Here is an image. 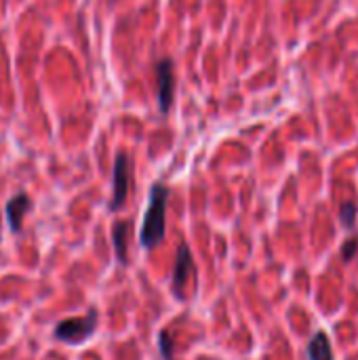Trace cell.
<instances>
[{
  "label": "cell",
  "mask_w": 358,
  "mask_h": 360,
  "mask_svg": "<svg viewBox=\"0 0 358 360\" xmlns=\"http://www.w3.org/2000/svg\"><path fill=\"white\" fill-rule=\"evenodd\" d=\"M32 207V200L25 192H19L15 194L6 207H4V217H6V224L11 228V232H21V224H23V215L27 213V209Z\"/></svg>",
  "instance_id": "8992f818"
},
{
  "label": "cell",
  "mask_w": 358,
  "mask_h": 360,
  "mask_svg": "<svg viewBox=\"0 0 358 360\" xmlns=\"http://www.w3.org/2000/svg\"><path fill=\"white\" fill-rule=\"evenodd\" d=\"M156 82H158V110L167 114L175 97V72L171 59H160L156 63Z\"/></svg>",
  "instance_id": "5b68a950"
},
{
  "label": "cell",
  "mask_w": 358,
  "mask_h": 360,
  "mask_svg": "<svg viewBox=\"0 0 358 360\" xmlns=\"http://www.w3.org/2000/svg\"><path fill=\"white\" fill-rule=\"evenodd\" d=\"M167 200H169V188L162 184H154L150 190V200H148V209H146L141 232H139V243L143 249H154L165 240Z\"/></svg>",
  "instance_id": "6da1fadb"
},
{
  "label": "cell",
  "mask_w": 358,
  "mask_h": 360,
  "mask_svg": "<svg viewBox=\"0 0 358 360\" xmlns=\"http://www.w3.org/2000/svg\"><path fill=\"white\" fill-rule=\"evenodd\" d=\"M358 253V238H350V240H346L344 243V247H342V259L346 262V264H350L352 259H354V255Z\"/></svg>",
  "instance_id": "8fae6325"
},
{
  "label": "cell",
  "mask_w": 358,
  "mask_h": 360,
  "mask_svg": "<svg viewBox=\"0 0 358 360\" xmlns=\"http://www.w3.org/2000/svg\"><path fill=\"white\" fill-rule=\"evenodd\" d=\"M308 360H333V350L327 333L319 331L308 342Z\"/></svg>",
  "instance_id": "ba28073f"
},
{
  "label": "cell",
  "mask_w": 358,
  "mask_h": 360,
  "mask_svg": "<svg viewBox=\"0 0 358 360\" xmlns=\"http://www.w3.org/2000/svg\"><path fill=\"white\" fill-rule=\"evenodd\" d=\"M194 276V257L188 245H179L177 249V257H175V268H173V276H171V291L173 295L181 302L188 281Z\"/></svg>",
  "instance_id": "3957f363"
},
{
  "label": "cell",
  "mask_w": 358,
  "mask_h": 360,
  "mask_svg": "<svg viewBox=\"0 0 358 360\" xmlns=\"http://www.w3.org/2000/svg\"><path fill=\"white\" fill-rule=\"evenodd\" d=\"M158 350H160L162 359L173 360V340H171L169 331H160L158 333Z\"/></svg>",
  "instance_id": "30bf717a"
},
{
  "label": "cell",
  "mask_w": 358,
  "mask_h": 360,
  "mask_svg": "<svg viewBox=\"0 0 358 360\" xmlns=\"http://www.w3.org/2000/svg\"><path fill=\"white\" fill-rule=\"evenodd\" d=\"M129 181H131V160L124 152H120L114 160V177H112V186H114V194H112V202L110 209L118 211L129 194Z\"/></svg>",
  "instance_id": "277c9868"
},
{
  "label": "cell",
  "mask_w": 358,
  "mask_h": 360,
  "mask_svg": "<svg viewBox=\"0 0 358 360\" xmlns=\"http://www.w3.org/2000/svg\"><path fill=\"white\" fill-rule=\"evenodd\" d=\"M97 327V312L89 310L87 316H74V319H65L61 323H57L55 327V338L63 344H82L87 342Z\"/></svg>",
  "instance_id": "7a4b0ae2"
},
{
  "label": "cell",
  "mask_w": 358,
  "mask_h": 360,
  "mask_svg": "<svg viewBox=\"0 0 358 360\" xmlns=\"http://www.w3.org/2000/svg\"><path fill=\"white\" fill-rule=\"evenodd\" d=\"M357 215H358V207L357 202H344L340 207V221L344 224V228H354L357 224Z\"/></svg>",
  "instance_id": "9c48e42d"
},
{
  "label": "cell",
  "mask_w": 358,
  "mask_h": 360,
  "mask_svg": "<svg viewBox=\"0 0 358 360\" xmlns=\"http://www.w3.org/2000/svg\"><path fill=\"white\" fill-rule=\"evenodd\" d=\"M129 232L131 224L129 221H116L112 228V243H114V253L118 264L127 266L129 264Z\"/></svg>",
  "instance_id": "52a82bcc"
}]
</instances>
